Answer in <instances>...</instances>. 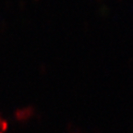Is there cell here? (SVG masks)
<instances>
[{
    "label": "cell",
    "instance_id": "1",
    "mask_svg": "<svg viewBox=\"0 0 133 133\" xmlns=\"http://www.w3.org/2000/svg\"><path fill=\"white\" fill-rule=\"evenodd\" d=\"M6 122L5 121H3L2 119L0 118V133H3L5 131V129H6Z\"/></svg>",
    "mask_w": 133,
    "mask_h": 133
}]
</instances>
